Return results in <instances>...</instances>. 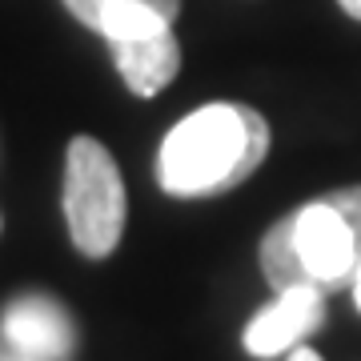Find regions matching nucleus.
Instances as JSON below:
<instances>
[{
    "label": "nucleus",
    "instance_id": "1",
    "mask_svg": "<svg viewBox=\"0 0 361 361\" xmlns=\"http://www.w3.org/2000/svg\"><path fill=\"white\" fill-rule=\"evenodd\" d=\"M269 153V125L245 104H201L161 145L157 180L169 197H209L253 177Z\"/></svg>",
    "mask_w": 361,
    "mask_h": 361
},
{
    "label": "nucleus",
    "instance_id": "2",
    "mask_svg": "<svg viewBox=\"0 0 361 361\" xmlns=\"http://www.w3.org/2000/svg\"><path fill=\"white\" fill-rule=\"evenodd\" d=\"M65 217L85 257H109L125 233V180L101 141L73 137L65 161Z\"/></svg>",
    "mask_w": 361,
    "mask_h": 361
},
{
    "label": "nucleus",
    "instance_id": "3",
    "mask_svg": "<svg viewBox=\"0 0 361 361\" xmlns=\"http://www.w3.org/2000/svg\"><path fill=\"white\" fill-rule=\"evenodd\" d=\"M293 245L305 273L313 277V285L337 289V285L353 281L357 245H353V233H349L345 217L325 197L293 213Z\"/></svg>",
    "mask_w": 361,
    "mask_h": 361
},
{
    "label": "nucleus",
    "instance_id": "4",
    "mask_svg": "<svg viewBox=\"0 0 361 361\" xmlns=\"http://www.w3.org/2000/svg\"><path fill=\"white\" fill-rule=\"evenodd\" d=\"M325 289L317 285H301V289H285L277 293L273 305L245 325V349L253 357H277L285 349H293L301 337H310L325 322Z\"/></svg>",
    "mask_w": 361,
    "mask_h": 361
},
{
    "label": "nucleus",
    "instance_id": "5",
    "mask_svg": "<svg viewBox=\"0 0 361 361\" xmlns=\"http://www.w3.org/2000/svg\"><path fill=\"white\" fill-rule=\"evenodd\" d=\"M4 341L28 361H61L73 349V322L68 313L44 293H28L8 301L0 317Z\"/></svg>",
    "mask_w": 361,
    "mask_h": 361
},
{
    "label": "nucleus",
    "instance_id": "6",
    "mask_svg": "<svg viewBox=\"0 0 361 361\" xmlns=\"http://www.w3.org/2000/svg\"><path fill=\"white\" fill-rule=\"evenodd\" d=\"M109 49H113L116 73L125 77V85L137 97H157L161 89H169V80L177 77L180 68V44L173 37V28L141 40H121V44H109Z\"/></svg>",
    "mask_w": 361,
    "mask_h": 361
},
{
    "label": "nucleus",
    "instance_id": "7",
    "mask_svg": "<svg viewBox=\"0 0 361 361\" xmlns=\"http://www.w3.org/2000/svg\"><path fill=\"white\" fill-rule=\"evenodd\" d=\"M261 269H265V281L285 293V289H301V285H313V277L305 273L301 257H297V245H293V217L277 221L265 241H261ZM322 289V285H317Z\"/></svg>",
    "mask_w": 361,
    "mask_h": 361
},
{
    "label": "nucleus",
    "instance_id": "8",
    "mask_svg": "<svg viewBox=\"0 0 361 361\" xmlns=\"http://www.w3.org/2000/svg\"><path fill=\"white\" fill-rule=\"evenodd\" d=\"M92 28L109 44H121V40H141V37H153V32H165V28H173V20L161 8L145 4V0H116V4L101 8Z\"/></svg>",
    "mask_w": 361,
    "mask_h": 361
},
{
    "label": "nucleus",
    "instance_id": "9",
    "mask_svg": "<svg viewBox=\"0 0 361 361\" xmlns=\"http://www.w3.org/2000/svg\"><path fill=\"white\" fill-rule=\"evenodd\" d=\"M109 4H116V0H65V8L73 16H77L80 25H97V16H101V8H109ZM145 4H153V8H161V13L173 20L177 16V8H180V0H145Z\"/></svg>",
    "mask_w": 361,
    "mask_h": 361
},
{
    "label": "nucleus",
    "instance_id": "10",
    "mask_svg": "<svg viewBox=\"0 0 361 361\" xmlns=\"http://www.w3.org/2000/svg\"><path fill=\"white\" fill-rule=\"evenodd\" d=\"M325 201L345 217L349 233H353V245H357V261H361V185H353V189H337V193H329Z\"/></svg>",
    "mask_w": 361,
    "mask_h": 361
},
{
    "label": "nucleus",
    "instance_id": "11",
    "mask_svg": "<svg viewBox=\"0 0 361 361\" xmlns=\"http://www.w3.org/2000/svg\"><path fill=\"white\" fill-rule=\"evenodd\" d=\"M337 4H341V8L353 16V20H361V0H337Z\"/></svg>",
    "mask_w": 361,
    "mask_h": 361
},
{
    "label": "nucleus",
    "instance_id": "12",
    "mask_svg": "<svg viewBox=\"0 0 361 361\" xmlns=\"http://www.w3.org/2000/svg\"><path fill=\"white\" fill-rule=\"evenodd\" d=\"M353 301H357V310H361V261H357V269H353Z\"/></svg>",
    "mask_w": 361,
    "mask_h": 361
},
{
    "label": "nucleus",
    "instance_id": "13",
    "mask_svg": "<svg viewBox=\"0 0 361 361\" xmlns=\"http://www.w3.org/2000/svg\"><path fill=\"white\" fill-rule=\"evenodd\" d=\"M289 361H322V357H317L313 349H293V353H289Z\"/></svg>",
    "mask_w": 361,
    "mask_h": 361
}]
</instances>
